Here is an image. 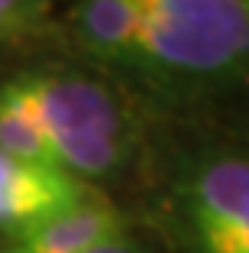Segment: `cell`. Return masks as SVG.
Masks as SVG:
<instances>
[{
    "mask_svg": "<svg viewBox=\"0 0 249 253\" xmlns=\"http://www.w3.org/2000/svg\"><path fill=\"white\" fill-rule=\"evenodd\" d=\"M68 20L88 55L169 97L249 104V0H71Z\"/></svg>",
    "mask_w": 249,
    "mask_h": 253,
    "instance_id": "obj_1",
    "label": "cell"
},
{
    "mask_svg": "<svg viewBox=\"0 0 249 253\" xmlns=\"http://www.w3.org/2000/svg\"><path fill=\"white\" fill-rule=\"evenodd\" d=\"M7 88L33 117L55 169L91 185L130 159L126 111L101 82L71 72H30Z\"/></svg>",
    "mask_w": 249,
    "mask_h": 253,
    "instance_id": "obj_2",
    "label": "cell"
},
{
    "mask_svg": "<svg viewBox=\"0 0 249 253\" xmlns=\"http://www.w3.org/2000/svg\"><path fill=\"white\" fill-rule=\"evenodd\" d=\"M169 208L178 253H249V143L194 146L175 169Z\"/></svg>",
    "mask_w": 249,
    "mask_h": 253,
    "instance_id": "obj_3",
    "label": "cell"
},
{
    "mask_svg": "<svg viewBox=\"0 0 249 253\" xmlns=\"http://www.w3.org/2000/svg\"><path fill=\"white\" fill-rule=\"evenodd\" d=\"M94 192V185L62 169L0 153V234L13 240Z\"/></svg>",
    "mask_w": 249,
    "mask_h": 253,
    "instance_id": "obj_4",
    "label": "cell"
},
{
    "mask_svg": "<svg viewBox=\"0 0 249 253\" xmlns=\"http://www.w3.org/2000/svg\"><path fill=\"white\" fill-rule=\"evenodd\" d=\"M123 234H130L123 211L101 192H94L71 208L45 217L26 234L7 240V247H0V253H88L107 240L123 237Z\"/></svg>",
    "mask_w": 249,
    "mask_h": 253,
    "instance_id": "obj_5",
    "label": "cell"
},
{
    "mask_svg": "<svg viewBox=\"0 0 249 253\" xmlns=\"http://www.w3.org/2000/svg\"><path fill=\"white\" fill-rule=\"evenodd\" d=\"M45 0H0V36H16L39 20Z\"/></svg>",
    "mask_w": 249,
    "mask_h": 253,
    "instance_id": "obj_6",
    "label": "cell"
},
{
    "mask_svg": "<svg viewBox=\"0 0 249 253\" xmlns=\"http://www.w3.org/2000/svg\"><path fill=\"white\" fill-rule=\"evenodd\" d=\"M88 253H142V247L133 240V234H123V237L107 240V244L94 247V250H88Z\"/></svg>",
    "mask_w": 249,
    "mask_h": 253,
    "instance_id": "obj_7",
    "label": "cell"
}]
</instances>
